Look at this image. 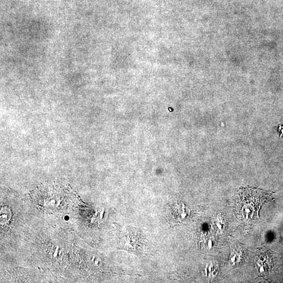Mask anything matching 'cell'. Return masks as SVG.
<instances>
[{
    "instance_id": "7a4b0ae2",
    "label": "cell",
    "mask_w": 283,
    "mask_h": 283,
    "mask_svg": "<svg viewBox=\"0 0 283 283\" xmlns=\"http://www.w3.org/2000/svg\"><path fill=\"white\" fill-rule=\"evenodd\" d=\"M279 131L280 132V133H281V136H283V126H280Z\"/></svg>"
},
{
    "instance_id": "6da1fadb",
    "label": "cell",
    "mask_w": 283,
    "mask_h": 283,
    "mask_svg": "<svg viewBox=\"0 0 283 283\" xmlns=\"http://www.w3.org/2000/svg\"><path fill=\"white\" fill-rule=\"evenodd\" d=\"M271 194L265 190L245 188L241 189L235 200V212L246 222L259 219V210L266 202L272 200Z\"/></svg>"
}]
</instances>
